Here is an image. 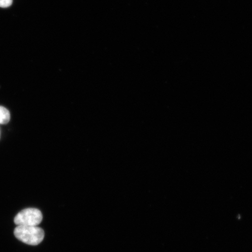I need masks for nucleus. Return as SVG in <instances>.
<instances>
[{
    "label": "nucleus",
    "instance_id": "nucleus-1",
    "mask_svg": "<svg viewBox=\"0 0 252 252\" xmlns=\"http://www.w3.org/2000/svg\"><path fill=\"white\" fill-rule=\"evenodd\" d=\"M14 235L23 243L33 246L40 244L45 237L43 230L37 226H17Z\"/></svg>",
    "mask_w": 252,
    "mask_h": 252
},
{
    "label": "nucleus",
    "instance_id": "nucleus-2",
    "mask_svg": "<svg viewBox=\"0 0 252 252\" xmlns=\"http://www.w3.org/2000/svg\"><path fill=\"white\" fill-rule=\"evenodd\" d=\"M40 211L34 208L22 210L15 217L14 222L17 226H37L42 221Z\"/></svg>",
    "mask_w": 252,
    "mask_h": 252
},
{
    "label": "nucleus",
    "instance_id": "nucleus-3",
    "mask_svg": "<svg viewBox=\"0 0 252 252\" xmlns=\"http://www.w3.org/2000/svg\"><path fill=\"white\" fill-rule=\"evenodd\" d=\"M10 121V113L4 107L0 106V125L8 124Z\"/></svg>",
    "mask_w": 252,
    "mask_h": 252
},
{
    "label": "nucleus",
    "instance_id": "nucleus-4",
    "mask_svg": "<svg viewBox=\"0 0 252 252\" xmlns=\"http://www.w3.org/2000/svg\"><path fill=\"white\" fill-rule=\"evenodd\" d=\"M12 4V0H0V7L8 8Z\"/></svg>",
    "mask_w": 252,
    "mask_h": 252
}]
</instances>
